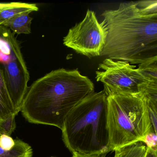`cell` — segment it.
Segmentation results:
<instances>
[{
	"instance_id": "6",
	"label": "cell",
	"mask_w": 157,
	"mask_h": 157,
	"mask_svg": "<svg viewBox=\"0 0 157 157\" xmlns=\"http://www.w3.org/2000/svg\"><path fill=\"white\" fill-rule=\"evenodd\" d=\"M136 67L126 61L106 58L99 64L98 69L102 71H96V79L103 84V90L107 96L140 94L152 82H149Z\"/></svg>"
},
{
	"instance_id": "1",
	"label": "cell",
	"mask_w": 157,
	"mask_h": 157,
	"mask_svg": "<svg viewBox=\"0 0 157 157\" xmlns=\"http://www.w3.org/2000/svg\"><path fill=\"white\" fill-rule=\"evenodd\" d=\"M106 34L101 56L131 65L157 60V1L123 2L102 14Z\"/></svg>"
},
{
	"instance_id": "7",
	"label": "cell",
	"mask_w": 157,
	"mask_h": 157,
	"mask_svg": "<svg viewBox=\"0 0 157 157\" xmlns=\"http://www.w3.org/2000/svg\"><path fill=\"white\" fill-rule=\"evenodd\" d=\"M106 34L94 12L88 10L83 20L70 29L63 44L78 54L89 57L101 56Z\"/></svg>"
},
{
	"instance_id": "2",
	"label": "cell",
	"mask_w": 157,
	"mask_h": 157,
	"mask_svg": "<svg viewBox=\"0 0 157 157\" xmlns=\"http://www.w3.org/2000/svg\"><path fill=\"white\" fill-rule=\"evenodd\" d=\"M94 92L92 82L78 70H53L28 87L21 112L30 123L62 129L70 111Z\"/></svg>"
},
{
	"instance_id": "5",
	"label": "cell",
	"mask_w": 157,
	"mask_h": 157,
	"mask_svg": "<svg viewBox=\"0 0 157 157\" xmlns=\"http://www.w3.org/2000/svg\"><path fill=\"white\" fill-rule=\"evenodd\" d=\"M15 34L0 25V67L10 97L17 113L21 112L30 74Z\"/></svg>"
},
{
	"instance_id": "11",
	"label": "cell",
	"mask_w": 157,
	"mask_h": 157,
	"mask_svg": "<svg viewBox=\"0 0 157 157\" xmlns=\"http://www.w3.org/2000/svg\"><path fill=\"white\" fill-rule=\"evenodd\" d=\"M33 149L28 143L21 140H15L14 147L6 150L0 146V157H33Z\"/></svg>"
},
{
	"instance_id": "15",
	"label": "cell",
	"mask_w": 157,
	"mask_h": 157,
	"mask_svg": "<svg viewBox=\"0 0 157 157\" xmlns=\"http://www.w3.org/2000/svg\"><path fill=\"white\" fill-rule=\"evenodd\" d=\"M15 140H13L11 136L2 134L0 136V146L6 150H10L14 147Z\"/></svg>"
},
{
	"instance_id": "18",
	"label": "cell",
	"mask_w": 157,
	"mask_h": 157,
	"mask_svg": "<svg viewBox=\"0 0 157 157\" xmlns=\"http://www.w3.org/2000/svg\"><path fill=\"white\" fill-rule=\"evenodd\" d=\"M10 3H0V11H1L2 10H3V9L6 8V7H8L10 5Z\"/></svg>"
},
{
	"instance_id": "17",
	"label": "cell",
	"mask_w": 157,
	"mask_h": 157,
	"mask_svg": "<svg viewBox=\"0 0 157 157\" xmlns=\"http://www.w3.org/2000/svg\"><path fill=\"white\" fill-rule=\"evenodd\" d=\"M72 157H105V154H101V155H88V154H81V153H72Z\"/></svg>"
},
{
	"instance_id": "4",
	"label": "cell",
	"mask_w": 157,
	"mask_h": 157,
	"mask_svg": "<svg viewBox=\"0 0 157 157\" xmlns=\"http://www.w3.org/2000/svg\"><path fill=\"white\" fill-rule=\"evenodd\" d=\"M109 151L138 142L154 133L146 101L141 94L107 96Z\"/></svg>"
},
{
	"instance_id": "19",
	"label": "cell",
	"mask_w": 157,
	"mask_h": 157,
	"mask_svg": "<svg viewBox=\"0 0 157 157\" xmlns=\"http://www.w3.org/2000/svg\"><path fill=\"white\" fill-rule=\"evenodd\" d=\"M2 135L1 132V130H0V136Z\"/></svg>"
},
{
	"instance_id": "10",
	"label": "cell",
	"mask_w": 157,
	"mask_h": 157,
	"mask_svg": "<svg viewBox=\"0 0 157 157\" xmlns=\"http://www.w3.org/2000/svg\"><path fill=\"white\" fill-rule=\"evenodd\" d=\"M31 13L20 14L9 20L3 25L9 28L13 33L18 34H30L33 19L30 16Z\"/></svg>"
},
{
	"instance_id": "12",
	"label": "cell",
	"mask_w": 157,
	"mask_h": 157,
	"mask_svg": "<svg viewBox=\"0 0 157 157\" xmlns=\"http://www.w3.org/2000/svg\"><path fill=\"white\" fill-rule=\"evenodd\" d=\"M147 145L138 142L115 150L114 157H145Z\"/></svg>"
},
{
	"instance_id": "20",
	"label": "cell",
	"mask_w": 157,
	"mask_h": 157,
	"mask_svg": "<svg viewBox=\"0 0 157 157\" xmlns=\"http://www.w3.org/2000/svg\"></svg>"
},
{
	"instance_id": "16",
	"label": "cell",
	"mask_w": 157,
	"mask_h": 157,
	"mask_svg": "<svg viewBox=\"0 0 157 157\" xmlns=\"http://www.w3.org/2000/svg\"><path fill=\"white\" fill-rule=\"evenodd\" d=\"M145 157H157V149L147 146V152Z\"/></svg>"
},
{
	"instance_id": "14",
	"label": "cell",
	"mask_w": 157,
	"mask_h": 157,
	"mask_svg": "<svg viewBox=\"0 0 157 157\" xmlns=\"http://www.w3.org/2000/svg\"><path fill=\"white\" fill-rule=\"evenodd\" d=\"M17 115L14 114L3 121L0 122V130L2 134L11 136L16 128L15 117Z\"/></svg>"
},
{
	"instance_id": "8",
	"label": "cell",
	"mask_w": 157,
	"mask_h": 157,
	"mask_svg": "<svg viewBox=\"0 0 157 157\" xmlns=\"http://www.w3.org/2000/svg\"><path fill=\"white\" fill-rule=\"evenodd\" d=\"M35 4L23 2H10L8 7L0 11V25L14 17L25 13H32L38 10Z\"/></svg>"
},
{
	"instance_id": "3",
	"label": "cell",
	"mask_w": 157,
	"mask_h": 157,
	"mask_svg": "<svg viewBox=\"0 0 157 157\" xmlns=\"http://www.w3.org/2000/svg\"><path fill=\"white\" fill-rule=\"evenodd\" d=\"M107 95L94 92L78 103L65 118L62 131L67 148L74 152L101 155L109 152Z\"/></svg>"
},
{
	"instance_id": "13",
	"label": "cell",
	"mask_w": 157,
	"mask_h": 157,
	"mask_svg": "<svg viewBox=\"0 0 157 157\" xmlns=\"http://www.w3.org/2000/svg\"><path fill=\"white\" fill-rule=\"evenodd\" d=\"M137 69L149 82L157 83V60L139 65Z\"/></svg>"
},
{
	"instance_id": "9",
	"label": "cell",
	"mask_w": 157,
	"mask_h": 157,
	"mask_svg": "<svg viewBox=\"0 0 157 157\" xmlns=\"http://www.w3.org/2000/svg\"><path fill=\"white\" fill-rule=\"evenodd\" d=\"M17 115L5 83L2 70L0 67V122L12 115Z\"/></svg>"
}]
</instances>
